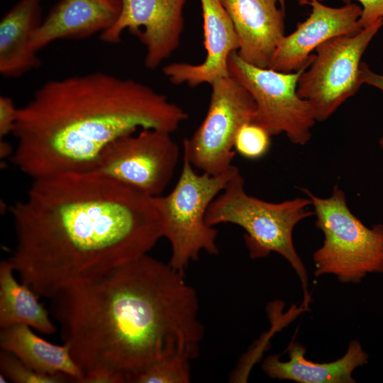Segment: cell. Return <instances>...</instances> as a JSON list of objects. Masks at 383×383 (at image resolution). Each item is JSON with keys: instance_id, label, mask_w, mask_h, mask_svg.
<instances>
[{"instance_id": "16", "label": "cell", "mask_w": 383, "mask_h": 383, "mask_svg": "<svg viewBox=\"0 0 383 383\" xmlns=\"http://www.w3.org/2000/svg\"><path fill=\"white\" fill-rule=\"evenodd\" d=\"M287 351L289 360L281 361L279 355L268 356L262 365L270 378L299 383H355L353 371L368 362V355L357 340H351L345 354L331 362H313L305 357L306 348L292 341Z\"/></svg>"}, {"instance_id": "28", "label": "cell", "mask_w": 383, "mask_h": 383, "mask_svg": "<svg viewBox=\"0 0 383 383\" xmlns=\"http://www.w3.org/2000/svg\"><path fill=\"white\" fill-rule=\"evenodd\" d=\"M279 4L280 6V9H282L283 11H284V9H285V0H279Z\"/></svg>"}, {"instance_id": "2", "label": "cell", "mask_w": 383, "mask_h": 383, "mask_svg": "<svg viewBox=\"0 0 383 383\" xmlns=\"http://www.w3.org/2000/svg\"><path fill=\"white\" fill-rule=\"evenodd\" d=\"M51 299L82 383H133L167 356L196 358L204 336L195 289L184 273L148 254Z\"/></svg>"}, {"instance_id": "5", "label": "cell", "mask_w": 383, "mask_h": 383, "mask_svg": "<svg viewBox=\"0 0 383 383\" xmlns=\"http://www.w3.org/2000/svg\"><path fill=\"white\" fill-rule=\"evenodd\" d=\"M238 171L233 165L217 175L198 174L183 152L182 171L174 187L167 195L153 197L163 238L171 246L169 264L174 269L184 273L201 252L219 253L218 231L207 223L206 212Z\"/></svg>"}, {"instance_id": "17", "label": "cell", "mask_w": 383, "mask_h": 383, "mask_svg": "<svg viewBox=\"0 0 383 383\" xmlns=\"http://www.w3.org/2000/svg\"><path fill=\"white\" fill-rule=\"evenodd\" d=\"M40 0H20L0 22V73L18 77L41 65L30 47L31 38L42 22Z\"/></svg>"}, {"instance_id": "19", "label": "cell", "mask_w": 383, "mask_h": 383, "mask_svg": "<svg viewBox=\"0 0 383 383\" xmlns=\"http://www.w3.org/2000/svg\"><path fill=\"white\" fill-rule=\"evenodd\" d=\"M9 260L0 263V327L25 324L38 332L52 335L57 326L38 296L28 285L18 282Z\"/></svg>"}, {"instance_id": "22", "label": "cell", "mask_w": 383, "mask_h": 383, "mask_svg": "<svg viewBox=\"0 0 383 383\" xmlns=\"http://www.w3.org/2000/svg\"><path fill=\"white\" fill-rule=\"evenodd\" d=\"M1 373L15 383H62L72 379L65 374H47L35 371L6 350L0 353Z\"/></svg>"}, {"instance_id": "10", "label": "cell", "mask_w": 383, "mask_h": 383, "mask_svg": "<svg viewBox=\"0 0 383 383\" xmlns=\"http://www.w3.org/2000/svg\"><path fill=\"white\" fill-rule=\"evenodd\" d=\"M179 156L171 133L142 129L109 144L91 171L155 197L170 182Z\"/></svg>"}, {"instance_id": "3", "label": "cell", "mask_w": 383, "mask_h": 383, "mask_svg": "<svg viewBox=\"0 0 383 383\" xmlns=\"http://www.w3.org/2000/svg\"><path fill=\"white\" fill-rule=\"evenodd\" d=\"M188 114L150 87L104 72L45 82L23 107L11 162L32 179L91 170L101 152L138 129L172 133Z\"/></svg>"}, {"instance_id": "14", "label": "cell", "mask_w": 383, "mask_h": 383, "mask_svg": "<svg viewBox=\"0 0 383 383\" xmlns=\"http://www.w3.org/2000/svg\"><path fill=\"white\" fill-rule=\"evenodd\" d=\"M236 31L238 55L245 62L269 68L284 35V11L279 0H221Z\"/></svg>"}, {"instance_id": "25", "label": "cell", "mask_w": 383, "mask_h": 383, "mask_svg": "<svg viewBox=\"0 0 383 383\" xmlns=\"http://www.w3.org/2000/svg\"><path fill=\"white\" fill-rule=\"evenodd\" d=\"M360 77L362 84L373 86L383 91V75L374 72L364 62H361Z\"/></svg>"}, {"instance_id": "9", "label": "cell", "mask_w": 383, "mask_h": 383, "mask_svg": "<svg viewBox=\"0 0 383 383\" xmlns=\"http://www.w3.org/2000/svg\"><path fill=\"white\" fill-rule=\"evenodd\" d=\"M211 86L206 116L193 135L183 140V152L194 168L217 175L233 166L235 136L244 123L252 121L256 105L249 91L231 75Z\"/></svg>"}, {"instance_id": "4", "label": "cell", "mask_w": 383, "mask_h": 383, "mask_svg": "<svg viewBox=\"0 0 383 383\" xmlns=\"http://www.w3.org/2000/svg\"><path fill=\"white\" fill-rule=\"evenodd\" d=\"M309 197H298L279 203L269 202L248 194L238 171L225 189L211 203L206 221L210 226L232 223L242 228L244 241L252 259L271 252L283 257L295 270L304 292V306L311 301L306 270L293 242L294 227L313 215Z\"/></svg>"}, {"instance_id": "27", "label": "cell", "mask_w": 383, "mask_h": 383, "mask_svg": "<svg viewBox=\"0 0 383 383\" xmlns=\"http://www.w3.org/2000/svg\"><path fill=\"white\" fill-rule=\"evenodd\" d=\"M299 5H309L312 0H296Z\"/></svg>"}, {"instance_id": "12", "label": "cell", "mask_w": 383, "mask_h": 383, "mask_svg": "<svg viewBox=\"0 0 383 383\" xmlns=\"http://www.w3.org/2000/svg\"><path fill=\"white\" fill-rule=\"evenodd\" d=\"M311 11L296 30L284 35L278 44L269 68L282 72H294L308 67L313 52L334 37L355 35L363 28L359 19L362 7L347 3L341 7H331L312 0Z\"/></svg>"}, {"instance_id": "6", "label": "cell", "mask_w": 383, "mask_h": 383, "mask_svg": "<svg viewBox=\"0 0 383 383\" xmlns=\"http://www.w3.org/2000/svg\"><path fill=\"white\" fill-rule=\"evenodd\" d=\"M303 192L324 236L313 255L315 277L333 274L342 283L357 284L369 273H383V224L366 226L350 211L338 185L326 198Z\"/></svg>"}, {"instance_id": "26", "label": "cell", "mask_w": 383, "mask_h": 383, "mask_svg": "<svg viewBox=\"0 0 383 383\" xmlns=\"http://www.w3.org/2000/svg\"><path fill=\"white\" fill-rule=\"evenodd\" d=\"M13 148L11 146V145L6 142L4 138L3 139H1V141H0V153H1V158H5V157H8L9 158L11 156L13 152Z\"/></svg>"}, {"instance_id": "24", "label": "cell", "mask_w": 383, "mask_h": 383, "mask_svg": "<svg viewBox=\"0 0 383 383\" xmlns=\"http://www.w3.org/2000/svg\"><path fill=\"white\" fill-rule=\"evenodd\" d=\"M321 1V0H319ZM362 5V15L359 19L362 28L383 18V0H357Z\"/></svg>"}, {"instance_id": "1", "label": "cell", "mask_w": 383, "mask_h": 383, "mask_svg": "<svg viewBox=\"0 0 383 383\" xmlns=\"http://www.w3.org/2000/svg\"><path fill=\"white\" fill-rule=\"evenodd\" d=\"M9 210L16 244L8 260L38 297L105 274L163 238L153 197L91 170L33 179Z\"/></svg>"}, {"instance_id": "23", "label": "cell", "mask_w": 383, "mask_h": 383, "mask_svg": "<svg viewBox=\"0 0 383 383\" xmlns=\"http://www.w3.org/2000/svg\"><path fill=\"white\" fill-rule=\"evenodd\" d=\"M18 108L12 99L1 95L0 96V138H4L13 133L17 118Z\"/></svg>"}, {"instance_id": "7", "label": "cell", "mask_w": 383, "mask_h": 383, "mask_svg": "<svg viewBox=\"0 0 383 383\" xmlns=\"http://www.w3.org/2000/svg\"><path fill=\"white\" fill-rule=\"evenodd\" d=\"M383 25V18L355 35L334 37L316 50L299 76L298 95L311 105L316 121L330 118L362 84L361 58Z\"/></svg>"}, {"instance_id": "21", "label": "cell", "mask_w": 383, "mask_h": 383, "mask_svg": "<svg viewBox=\"0 0 383 383\" xmlns=\"http://www.w3.org/2000/svg\"><path fill=\"white\" fill-rule=\"evenodd\" d=\"M271 135L260 126L250 121L238 131L233 143L235 152L248 160L264 157L271 146Z\"/></svg>"}, {"instance_id": "18", "label": "cell", "mask_w": 383, "mask_h": 383, "mask_svg": "<svg viewBox=\"0 0 383 383\" xmlns=\"http://www.w3.org/2000/svg\"><path fill=\"white\" fill-rule=\"evenodd\" d=\"M0 346L40 373L65 374L76 382L84 377L67 345L51 343L36 335L27 325L1 328Z\"/></svg>"}, {"instance_id": "20", "label": "cell", "mask_w": 383, "mask_h": 383, "mask_svg": "<svg viewBox=\"0 0 383 383\" xmlns=\"http://www.w3.org/2000/svg\"><path fill=\"white\" fill-rule=\"evenodd\" d=\"M192 360L189 355L182 353L163 357L144 369L133 383L190 382Z\"/></svg>"}, {"instance_id": "15", "label": "cell", "mask_w": 383, "mask_h": 383, "mask_svg": "<svg viewBox=\"0 0 383 383\" xmlns=\"http://www.w3.org/2000/svg\"><path fill=\"white\" fill-rule=\"evenodd\" d=\"M121 11V0H60L34 32L30 47L38 52L57 40L101 34L115 23Z\"/></svg>"}, {"instance_id": "13", "label": "cell", "mask_w": 383, "mask_h": 383, "mask_svg": "<svg viewBox=\"0 0 383 383\" xmlns=\"http://www.w3.org/2000/svg\"><path fill=\"white\" fill-rule=\"evenodd\" d=\"M199 1L206 55L200 64L174 62L165 66L163 73L174 84L194 87L229 76V57L239 48L236 31L222 1Z\"/></svg>"}, {"instance_id": "29", "label": "cell", "mask_w": 383, "mask_h": 383, "mask_svg": "<svg viewBox=\"0 0 383 383\" xmlns=\"http://www.w3.org/2000/svg\"><path fill=\"white\" fill-rule=\"evenodd\" d=\"M379 147L383 149V135H382V137L379 138Z\"/></svg>"}, {"instance_id": "8", "label": "cell", "mask_w": 383, "mask_h": 383, "mask_svg": "<svg viewBox=\"0 0 383 383\" xmlns=\"http://www.w3.org/2000/svg\"><path fill=\"white\" fill-rule=\"evenodd\" d=\"M262 68L243 60L236 52L228 59L229 74L251 94L256 111L252 122L271 136L284 134L294 144L305 145L316 122L310 104L297 94L300 74Z\"/></svg>"}, {"instance_id": "11", "label": "cell", "mask_w": 383, "mask_h": 383, "mask_svg": "<svg viewBox=\"0 0 383 383\" xmlns=\"http://www.w3.org/2000/svg\"><path fill=\"white\" fill-rule=\"evenodd\" d=\"M115 23L100 34L107 43H118L128 30L146 48L145 66L157 68L177 49L184 29L183 9L187 0H121Z\"/></svg>"}]
</instances>
